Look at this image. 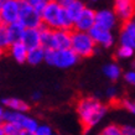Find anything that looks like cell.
Segmentation results:
<instances>
[{"instance_id": "1", "label": "cell", "mask_w": 135, "mask_h": 135, "mask_svg": "<svg viewBox=\"0 0 135 135\" xmlns=\"http://www.w3.org/2000/svg\"><path fill=\"white\" fill-rule=\"evenodd\" d=\"M108 107L94 97H84L77 103V114L86 129L98 125L105 117Z\"/></svg>"}, {"instance_id": "2", "label": "cell", "mask_w": 135, "mask_h": 135, "mask_svg": "<svg viewBox=\"0 0 135 135\" xmlns=\"http://www.w3.org/2000/svg\"><path fill=\"white\" fill-rule=\"evenodd\" d=\"M98 46L95 45L93 38L88 32H81V31H72V42H71V50L77 55L79 58H87L93 56L97 51Z\"/></svg>"}, {"instance_id": "3", "label": "cell", "mask_w": 135, "mask_h": 135, "mask_svg": "<svg viewBox=\"0 0 135 135\" xmlns=\"http://www.w3.org/2000/svg\"><path fill=\"white\" fill-rule=\"evenodd\" d=\"M78 60H79V57L71 49L46 51L45 62L52 67H57V68H62V70L71 68L77 63Z\"/></svg>"}, {"instance_id": "4", "label": "cell", "mask_w": 135, "mask_h": 135, "mask_svg": "<svg viewBox=\"0 0 135 135\" xmlns=\"http://www.w3.org/2000/svg\"><path fill=\"white\" fill-rule=\"evenodd\" d=\"M65 9L60 1H49V4L41 14L42 25L51 30H61L62 16Z\"/></svg>"}, {"instance_id": "5", "label": "cell", "mask_w": 135, "mask_h": 135, "mask_svg": "<svg viewBox=\"0 0 135 135\" xmlns=\"http://www.w3.org/2000/svg\"><path fill=\"white\" fill-rule=\"evenodd\" d=\"M19 22L24 26L25 29H40L42 26L41 15L30 5L29 0L27 1H21Z\"/></svg>"}, {"instance_id": "6", "label": "cell", "mask_w": 135, "mask_h": 135, "mask_svg": "<svg viewBox=\"0 0 135 135\" xmlns=\"http://www.w3.org/2000/svg\"><path fill=\"white\" fill-rule=\"evenodd\" d=\"M20 4L17 0H4L1 10H0V24L6 26L17 22L20 15Z\"/></svg>"}, {"instance_id": "7", "label": "cell", "mask_w": 135, "mask_h": 135, "mask_svg": "<svg viewBox=\"0 0 135 135\" xmlns=\"http://www.w3.org/2000/svg\"><path fill=\"white\" fill-rule=\"evenodd\" d=\"M95 14H97V11L94 9L86 6L82 14L74 21L73 30L74 31H81V32H89L95 26Z\"/></svg>"}, {"instance_id": "8", "label": "cell", "mask_w": 135, "mask_h": 135, "mask_svg": "<svg viewBox=\"0 0 135 135\" xmlns=\"http://www.w3.org/2000/svg\"><path fill=\"white\" fill-rule=\"evenodd\" d=\"M114 10L115 15L122 21L123 24L133 21L135 16V1L131 0H117L114 3Z\"/></svg>"}, {"instance_id": "9", "label": "cell", "mask_w": 135, "mask_h": 135, "mask_svg": "<svg viewBox=\"0 0 135 135\" xmlns=\"http://www.w3.org/2000/svg\"><path fill=\"white\" fill-rule=\"evenodd\" d=\"M88 33L93 38L95 45L99 46V47H103V49H109V47H112V46L114 45V42H115V37L112 31H109V30H107V29H103V27H99L97 25Z\"/></svg>"}, {"instance_id": "10", "label": "cell", "mask_w": 135, "mask_h": 135, "mask_svg": "<svg viewBox=\"0 0 135 135\" xmlns=\"http://www.w3.org/2000/svg\"><path fill=\"white\" fill-rule=\"evenodd\" d=\"M118 21L119 19L112 9H100L95 14V25L109 31H113V29L117 27Z\"/></svg>"}, {"instance_id": "11", "label": "cell", "mask_w": 135, "mask_h": 135, "mask_svg": "<svg viewBox=\"0 0 135 135\" xmlns=\"http://www.w3.org/2000/svg\"><path fill=\"white\" fill-rule=\"evenodd\" d=\"M119 44L135 49V25L133 21L123 24L119 32Z\"/></svg>"}, {"instance_id": "12", "label": "cell", "mask_w": 135, "mask_h": 135, "mask_svg": "<svg viewBox=\"0 0 135 135\" xmlns=\"http://www.w3.org/2000/svg\"><path fill=\"white\" fill-rule=\"evenodd\" d=\"M21 42L27 47L29 51L40 49L41 47V31H40V29H26Z\"/></svg>"}, {"instance_id": "13", "label": "cell", "mask_w": 135, "mask_h": 135, "mask_svg": "<svg viewBox=\"0 0 135 135\" xmlns=\"http://www.w3.org/2000/svg\"><path fill=\"white\" fill-rule=\"evenodd\" d=\"M60 3L73 21L77 20L78 16L82 14V11L86 8V5L83 4L82 1H78V0H62Z\"/></svg>"}, {"instance_id": "14", "label": "cell", "mask_w": 135, "mask_h": 135, "mask_svg": "<svg viewBox=\"0 0 135 135\" xmlns=\"http://www.w3.org/2000/svg\"><path fill=\"white\" fill-rule=\"evenodd\" d=\"M3 105L12 112H19V113H26L30 110V105L27 102H25L20 98H15V97H10V98H4L1 100Z\"/></svg>"}, {"instance_id": "15", "label": "cell", "mask_w": 135, "mask_h": 135, "mask_svg": "<svg viewBox=\"0 0 135 135\" xmlns=\"http://www.w3.org/2000/svg\"><path fill=\"white\" fill-rule=\"evenodd\" d=\"M71 42H72V31L55 30V46H56V50L71 49Z\"/></svg>"}, {"instance_id": "16", "label": "cell", "mask_w": 135, "mask_h": 135, "mask_svg": "<svg viewBox=\"0 0 135 135\" xmlns=\"http://www.w3.org/2000/svg\"><path fill=\"white\" fill-rule=\"evenodd\" d=\"M9 53L17 63H25L27 61V55H29V50L27 47L22 44V42H17V44H12L9 47Z\"/></svg>"}, {"instance_id": "17", "label": "cell", "mask_w": 135, "mask_h": 135, "mask_svg": "<svg viewBox=\"0 0 135 135\" xmlns=\"http://www.w3.org/2000/svg\"><path fill=\"white\" fill-rule=\"evenodd\" d=\"M41 31V47L45 49L46 51L56 50L55 46V30H51L42 25L40 27Z\"/></svg>"}, {"instance_id": "18", "label": "cell", "mask_w": 135, "mask_h": 135, "mask_svg": "<svg viewBox=\"0 0 135 135\" xmlns=\"http://www.w3.org/2000/svg\"><path fill=\"white\" fill-rule=\"evenodd\" d=\"M122 73L123 72H122L120 66L118 63H115V62H109V63L103 66V74L112 82L118 81L119 78L122 77Z\"/></svg>"}, {"instance_id": "19", "label": "cell", "mask_w": 135, "mask_h": 135, "mask_svg": "<svg viewBox=\"0 0 135 135\" xmlns=\"http://www.w3.org/2000/svg\"><path fill=\"white\" fill-rule=\"evenodd\" d=\"M9 30V37H10V41L12 44H17V42L22 41V37H24V33L26 31L24 26L17 21V22H14V24L9 25L8 26Z\"/></svg>"}, {"instance_id": "20", "label": "cell", "mask_w": 135, "mask_h": 135, "mask_svg": "<svg viewBox=\"0 0 135 135\" xmlns=\"http://www.w3.org/2000/svg\"><path fill=\"white\" fill-rule=\"evenodd\" d=\"M45 57H46V50L40 47V49L36 50H31L29 51V55H27V63L31 66H37L45 62Z\"/></svg>"}, {"instance_id": "21", "label": "cell", "mask_w": 135, "mask_h": 135, "mask_svg": "<svg viewBox=\"0 0 135 135\" xmlns=\"http://www.w3.org/2000/svg\"><path fill=\"white\" fill-rule=\"evenodd\" d=\"M38 127H40V124L36 119L26 114L22 118V122L20 124V128L22 129V131H29V133H36Z\"/></svg>"}, {"instance_id": "22", "label": "cell", "mask_w": 135, "mask_h": 135, "mask_svg": "<svg viewBox=\"0 0 135 135\" xmlns=\"http://www.w3.org/2000/svg\"><path fill=\"white\" fill-rule=\"evenodd\" d=\"M134 56H135V49L129 47V46L119 45V47L115 51V57L118 60H130Z\"/></svg>"}, {"instance_id": "23", "label": "cell", "mask_w": 135, "mask_h": 135, "mask_svg": "<svg viewBox=\"0 0 135 135\" xmlns=\"http://www.w3.org/2000/svg\"><path fill=\"white\" fill-rule=\"evenodd\" d=\"M25 117L24 113H19V112H12V110H5L4 115V123H11V124H16L20 127L22 118Z\"/></svg>"}, {"instance_id": "24", "label": "cell", "mask_w": 135, "mask_h": 135, "mask_svg": "<svg viewBox=\"0 0 135 135\" xmlns=\"http://www.w3.org/2000/svg\"><path fill=\"white\" fill-rule=\"evenodd\" d=\"M11 46V41L9 37L8 26L4 24H0V49H9Z\"/></svg>"}, {"instance_id": "25", "label": "cell", "mask_w": 135, "mask_h": 135, "mask_svg": "<svg viewBox=\"0 0 135 135\" xmlns=\"http://www.w3.org/2000/svg\"><path fill=\"white\" fill-rule=\"evenodd\" d=\"M100 135H124L122 131V127L117 124H109L107 127L103 128L100 131Z\"/></svg>"}, {"instance_id": "26", "label": "cell", "mask_w": 135, "mask_h": 135, "mask_svg": "<svg viewBox=\"0 0 135 135\" xmlns=\"http://www.w3.org/2000/svg\"><path fill=\"white\" fill-rule=\"evenodd\" d=\"M3 129L5 135H21L22 133V129L19 125L11 123H3Z\"/></svg>"}, {"instance_id": "27", "label": "cell", "mask_w": 135, "mask_h": 135, "mask_svg": "<svg viewBox=\"0 0 135 135\" xmlns=\"http://www.w3.org/2000/svg\"><path fill=\"white\" fill-rule=\"evenodd\" d=\"M29 3H30V5H31V6L40 14V15L44 12V10H45L46 6H47V4H49L47 0H29Z\"/></svg>"}, {"instance_id": "28", "label": "cell", "mask_w": 135, "mask_h": 135, "mask_svg": "<svg viewBox=\"0 0 135 135\" xmlns=\"http://www.w3.org/2000/svg\"><path fill=\"white\" fill-rule=\"evenodd\" d=\"M120 104L124 109H127L128 112H130L135 115V99H129V98H124L120 100Z\"/></svg>"}, {"instance_id": "29", "label": "cell", "mask_w": 135, "mask_h": 135, "mask_svg": "<svg viewBox=\"0 0 135 135\" xmlns=\"http://www.w3.org/2000/svg\"><path fill=\"white\" fill-rule=\"evenodd\" d=\"M36 135H55V131L50 125L47 124H40V127L37 128Z\"/></svg>"}, {"instance_id": "30", "label": "cell", "mask_w": 135, "mask_h": 135, "mask_svg": "<svg viewBox=\"0 0 135 135\" xmlns=\"http://www.w3.org/2000/svg\"><path fill=\"white\" fill-rule=\"evenodd\" d=\"M123 77H124V81H125L128 84L135 87V71L134 70L127 71V72L123 74Z\"/></svg>"}, {"instance_id": "31", "label": "cell", "mask_w": 135, "mask_h": 135, "mask_svg": "<svg viewBox=\"0 0 135 135\" xmlns=\"http://www.w3.org/2000/svg\"><path fill=\"white\" fill-rule=\"evenodd\" d=\"M105 94H107V97L109 99H115L117 97H118V94H119V90H118V88L115 86H109L108 88H107V92H105Z\"/></svg>"}, {"instance_id": "32", "label": "cell", "mask_w": 135, "mask_h": 135, "mask_svg": "<svg viewBox=\"0 0 135 135\" xmlns=\"http://www.w3.org/2000/svg\"><path fill=\"white\" fill-rule=\"evenodd\" d=\"M122 131L124 135H135V125H130V124L122 125Z\"/></svg>"}, {"instance_id": "33", "label": "cell", "mask_w": 135, "mask_h": 135, "mask_svg": "<svg viewBox=\"0 0 135 135\" xmlns=\"http://www.w3.org/2000/svg\"><path fill=\"white\" fill-rule=\"evenodd\" d=\"M31 99H32L33 102L40 100V99H41V92H33V93L31 94Z\"/></svg>"}, {"instance_id": "34", "label": "cell", "mask_w": 135, "mask_h": 135, "mask_svg": "<svg viewBox=\"0 0 135 135\" xmlns=\"http://www.w3.org/2000/svg\"><path fill=\"white\" fill-rule=\"evenodd\" d=\"M5 110L6 109H4L3 107L0 105V124L4 123V115H5Z\"/></svg>"}, {"instance_id": "35", "label": "cell", "mask_w": 135, "mask_h": 135, "mask_svg": "<svg viewBox=\"0 0 135 135\" xmlns=\"http://www.w3.org/2000/svg\"><path fill=\"white\" fill-rule=\"evenodd\" d=\"M21 135H36L35 133H29V131H22Z\"/></svg>"}, {"instance_id": "36", "label": "cell", "mask_w": 135, "mask_h": 135, "mask_svg": "<svg viewBox=\"0 0 135 135\" xmlns=\"http://www.w3.org/2000/svg\"><path fill=\"white\" fill-rule=\"evenodd\" d=\"M0 135H5L4 129H3V124H0Z\"/></svg>"}, {"instance_id": "37", "label": "cell", "mask_w": 135, "mask_h": 135, "mask_svg": "<svg viewBox=\"0 0 135 135\" xmlns=\"http://www.w3.org/2000/svg\"><path fill=\"white\" fill-rule=\"evenodd\" d=\"M131 70H134L135 71V60L133 62H131Z\"/></svg>"}, {"instance_id": "38", "label": "cell", "mask_w": 135, "mask_h": 135, "mask_svg": "<svg viewBox=\"0 0 135 135\" xmlns=\"http://www.w3.org/2000/svg\"><path fill=\"white\" fill-rule=\"evenodd\" d=\"M3 55H4V50H3V49H0V57H1Z\"/></svg>"}, {"instance_id": "39", "label": "cell", "mask_w": 135, "mask_h": 135, "mask_svg": "<svg viewBox=\"0 0 135 135\" xmlns=\"http://www.w3.org/2000/svg\"><path fill=\"white\" fill-rule=\"evenodd\" d=\"M3 3H4V0H0V10H1V6H3Z\"/></svg>"}, {"instance_id": "40", "label": "cell", "mask_w": 135, "mask_h": 135, "mask_svg": "<svg viewBox=\"0 0 135 135\" xmlns=\"http://www.w3.org/2000/svg\"><path fill=\"white\" fill-rule=\"evenodd\" d=\"M133 22H134V25H135V16H134V19H133Z\"/></svg>"}, {"instance_id": "41", "label": "cell", "mask_w": 135, "mask_h": 135, "mask_svg": "<svg viewBox=\"0 0 135 135\" xmlns=\"http://www.w3.org/2000/svg\"><path fill=\"white\" fill-rule=\"evenodd\" d=\"M55 135H60V134H57V133H55Z\"/></svg>"}]
</instances>
